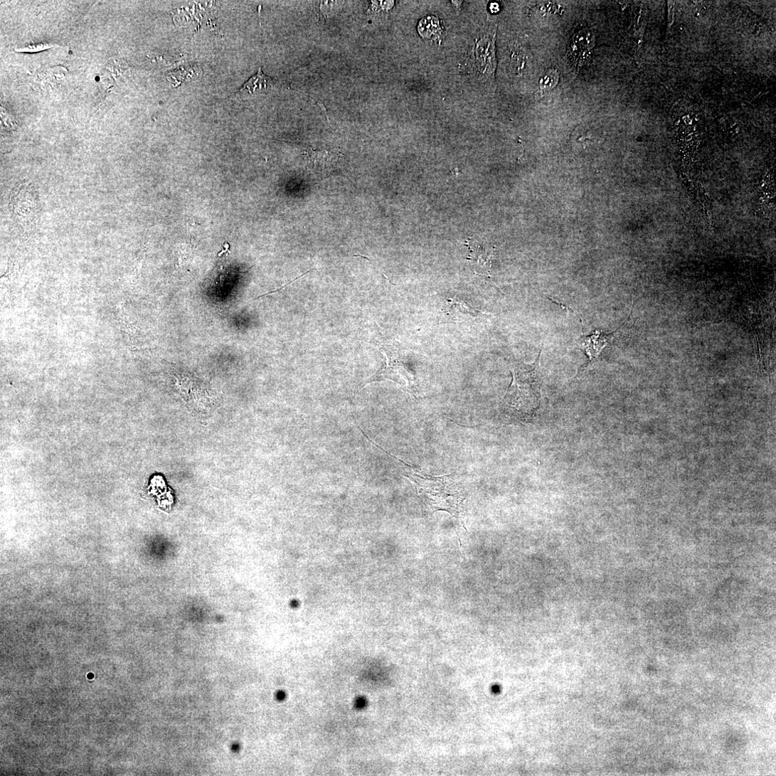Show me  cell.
I'll use <instances>...</instances> for the list:
<instances>
[{
    "instance_id": "obj_9",
    "label": "cell",
    "mask_w": 776,
    "mask_h": 776,
    "mask_svg": "<svg viewBox=\"0 0 776 776\" xmlns=\"http://www.w3.org/2000/svg\"><path fill=\"white\" fill-rule=\"evenodd\" d=\"M274 85L273 80L264 75L261 68H260L258 73L244 85L237 96L245 98L253 95L264 94L272 90Z\"/></svg>"
},
{
    "instance_id": "obj_7",
    "label": "cell",
    "mask_w": 776,
    "mask_h": 776,
    "mask_svg": "<svg viewBox=\"0 0 776 776\" xmlns=\"http://www.w3.org/2000/svg\"><path fill=\"white\" fill-rule=\"evenodd\" d=\"M443 312L448 321H454L471 320L482 315L479 311L472 308L458 297L447 298Z\"/></svg>"
},
{
    "instance_id": "obj_6",
    "label": "cell",
    "mask_w": 776,
    "mask_h": 776,
    "mask_svg": "<svg viewBox=\"0 0 776 776\" xmlns=\"http://www.w3.org/2000/svg\"><path fill=\"white\" fill-rule=\"evenodd\" d=\"M303 156L309 170L321 175L333 168L339 159V155L328 152H318L312 149L306 150Z\"/></svg>"
},
{
    "instance_id": "obj_11",
    "label": "cell",
    "mask_w": 776,
    "mask_h": 776,
    "mask_svg": "<svg viewBox=\"0 0 776 776\" xmlns=\"http://www.w3.org/2000/svg\"><path fill=\"white\" fill-rule=\"evenodd\" d=\"M55 45L51 43H38L34 45H30L23 48L16 49L18 52H38L43 50H47L55 47Z\"/></svg>"
},
{
    "instance_id": "obj_1",
    "label": "cell",
    "mask_w": 776,
    "mask_h": 776,
    "mask_svg": "<svg viewBox=\"0 0 776 776\" xmlns=\"http://www.w3.org/2000/svg\"><path fill=\"white\" fill-rule=\"evenodd\" d=\"M371 443L404 465L405 477L415 484L418 496L431 508L433 513L446 511L464 527V502L467 494L464 484L455 474L430 475L398 459L373 441Z\"/></svg>"
},
{
    "instance_id": "obj_10",
    "label": "cell",
    "mask_w": 776,
    "mask_h": 776,
    "mask_svg": "<svg viewBox=\"0 0 776 776\" xmlns=\"http://www.w3.org/2000/svg\"><path fill=\"white\" fill-rule=\"evenodd\" d=\"M418 30L422 37L430 39L440 36L442 31L440 20L434 16L422 19Z\"/></svg>"
},
{
    "instance_id": "obj_3",
    "label": "cell",
    "mask_w": 776,
    "mask_h": 776,
    "mask_svg": "<svg viewBox=\"0 0 776 776\" xmlns=\"http://www.w3.org/2000/svg\"><path fill=\"white\" fill-rule=\"evenodd\" d=\"M381 351L386 358V365L371 377L365 386L371 383L390 381L414 396L418 395V381L406 367L398 352L390 346H383Z\"/></svg>"
},
{
    "instance_id": "obj_8",
    "label": "cell",
    "mask_w": 776,
    "mask_h": 776,
    "mask_svg": "<svg viewBox=\"0 0 776 776\" xmlns=\"http://www.w3.org/2000/svg\"><path fill=\"white\" fill-rule=\"evenodd\" d=\"M627 321L628 319H627L625 321L626 322L617 330L610 332V334H605L601 331H597L595 333L593 332L591 335L586 336L584 335L582 346L590 358L588 365L592 363L595 358H597L600 354L601 349L612 339L616 333L622 329Z\"/></svg>"
},
{
    "instance_id": "obj_4",
    "label": "cell",
    "mask_w": 776,
    "mask_h": 776,
    "mask_svg": "<svg viewBox=\"0 0 776 776\" xmlns=\"http://www.w3.org/2000/svg\"><path fill=\"white\" fill-rule=\"evenodd\" d=\"M496 39V34L492 38L485 36L476 43L474 65L479 77L483 80L487 81L495 78L497 65Z\"/></svg>"
},
{
    "instance_id": "obj_2",
    "label": "cell",
    "mask_w": 776,
    "mask_h": 776,
    "mask_svg": "<svg viewBox=\"0 0 776 776\" xmlns=\"http://www.w3.org/2000/svg\"><path fill=\"white\" fill-rule=\"evenodd\" d=\"M532 365L519 364L511 368L513 382L504 400V408L512 418L529 419L539 407L542 384L539 359Z\"/></svg>"
},
{
    "instance_id": "obj_5",
    "label": "cell",
    "mask_w": 776,
    "mask_h": 776,
    "mask_svg": "<svg viewBox=\"0 0 776 776\" xmlns=\"http://www.w3.org/2000/svg\"><path fill=\"white\" fill-rule=\"evenodd\" d=\"M596 36L590 29H583L576 33L570 41L568 55L570 63L578 70L587 63L595 46Z\"/></svg>"
}]
</instances>
